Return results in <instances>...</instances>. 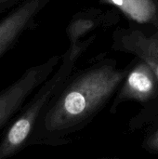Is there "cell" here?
I'll return each instance as SVG.
<instances>
[{
  "mask_svg": "<svg viewBox=\"0 0 158 159\" xmlns=\"http://www.w3.org/2000/svg\"><path fill=\"white\" fill-rule=\"evenodd\" d=\"M113 3L121 7L132 19L144 22L152 13L151 5L148 0H112Z\"/></svg>",
  "mask_w": 158,
  "mask_h": 159,
  "instance_id": "obj_3",
  "label": "cell"
},
{
  "mask_svg": "<svg viewBox=\"0 0 158 159\" xmlns=\"http://www.w3.org/2000/svg\"><path fill=\"white\" fill-rule=\"evenodd\" d=\"M129 86L138 92L148 93L153 89L152 79L141 71H134L129 77Z\"/></svg>",
  "mask_w": 158,
  "mask_h": 159,
  "instance_id": "obj_5",
  "label": "cell"
},
{
  "mask_svg": "<svg viewBox=\"0 0 158 159\" xmlns=\"http://www.w3.org/2000/svg\"><path fill=\"white\" fill-rule=\"evenodd\" d=\"M157 73H158V68H157Z\"/></svg>",
  "mask_w": 158,
  "mask_h": 159,
  "instance_id": "obj_6",
  "label": "cell"
},
{
  "mask_svg": "<svg viewBox=\"0 0 158 159\" xmlns=\"http://www.w3.org/2000/svg\"><path fill=\"white\" fill-rule=\"evenodd\" d=\"M37 9L36 0H28L0 21V56L14 43Z\"/></svg>",
  "mask_w": 158,
  "mask_h": 159,
  "instance_id": "obj_2",
  "label": "cell"
},
{
  "mask_svg": "<svg viewBox=\"0 0 158 159\" xmlns=\"http://www.w3.org/2000/svg\"><path fill=\"white\" fill-rule=\"evenodd\" d=\"M38 80V71L30 70L0 92V129L18 111Z\"/></svg>",
  "mask_w": 158,
  "mask_h": 159,
  "instance_id": "obj_1",
  "label": "cell"
},
{
  "mask_svg": "<svg viewBox=\"0 0 158 159\" xmlns=\"http://www.w3.org/2000/svg\"><path fill=\"white\" fill-rule=\"evenodd\" d=\"M87 107V101L84 95L79 91L70 92L64 99L63 109L69 115H79Z\"/></svg>",
  "mask_w": 158,
  "mask_h": 159,
  "instance_id": "obj_4",
  "label": "cell"
}]
</instances>
